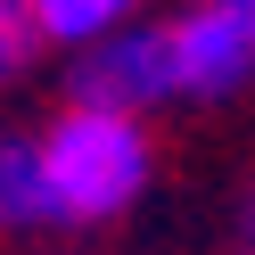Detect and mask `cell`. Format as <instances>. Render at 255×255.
I'll use <instances>...</instances> for the list:
<instances>
[{
	"instance_id": "1",
	"label": "cell",
	"mask_w": 255,
	"mask_h": 255,
	"mask_svg": "<svg viewBox=\"0 0 255 255\" xmlns=\"http://www.w3.org/2000/svg\"><path fill=\"white\" fill-rule=\"evenodd\" d=\"M33 148H41V181H50V222H107L148 189V132L132 116L66 107Z\"/></svg>"
},
{
	"instance_id": "2",
	"label": "cell",
	"mask_w": 255,
	"mask_h": 255,
	"mask_svg": "<svg viewBox=\"0 0 255 255\" xmlns=\"http://www.w3.org/2000/svg\"><path fill=\"white\" fill-rule=\"evenodd\" d=\"M173 50V91L189 99H222L255 74V0H198L165 25Z\"/></svg>"
},
{
	"instance_id": "3",
	"label": "cell",
	"mask_w": 255,
	"mask_h": 255,
	"mask_svg": "<svg viewBox=\"0 0 255 255\" xmlns=\"http://www.w3.org/2000/svg\"><path fill=\"white\" fill-rule=\"evenodd\" d=\"M156 99H173L165 25H124L99 50L74 58V107H99V116H132L140 124V107H156Z\"/></svg>"
},
{
	"instance_id": "4",
	"label": "cell",
	"mask_w": 255,
	"mask_h": 255,
	"mask_svg": "<svg viewBox=\"0 0 255 255\" xmlns=\"http://www.w3.org/2000/svg\"><path fill=\"white\" fill-rule=\"evenodd\" d=\"M50 222V181H41L33 140H0V231H41Z\"/></svg>"
},
{
	"instance_id": "5",
	"label": "cell",
	"mask_w": 255,
	"mask_h": 255,
	"mask_svg": "<svg viewBox=\"0 0 255 255\" xmlns=\"http://www.w3.org/2000/svg\"><path fill=\"white\" fill-rule=\"evenodd\" d=\"M132 8L124 0H33V33L58 50H99L107 33H124Z\"/></svg>"
},
{
	"instance_id": "6",
	"label": "cell",
	"mask_w": 255,
	"mask_h": 255,
	"mask_svg": "<svg viewBox=\"0 0 255 255\" xmlns=\"http://www.w3.org/2000/svg\"><path fill=\"white\" fill-rule=\"evenodd\" d=\"M41 33H33V8H17V0H0V83H17L25 66H33Z\"/></svg>"
}]
</instances>
